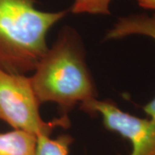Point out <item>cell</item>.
<instances>
[{"instance_id": "obj_1", "label": "cell", "mask_w": 155, "mask_h": 155, "mask_svg": "<svg viewBox=\"0 0 155 155\" xmlns=\"http://www.w3.org/2000/svg\"><path fill=\"white\" fill-rule=\"evenodd\" d=\"M40 104L54 103L67 115L77 104L97 98L83 43L74 28L65 27L40 60L30 77Z\"/></svg>"}, {"instance_id": "obj_2", "label": "cell", "mask_w": 155, "mask_h": 155, "mask_svg": "<svg viewBox=\"0 0 155 155\" xmlns=\"http://www.w3.org/2000/svg\"><path fill=\"white\" fill-rule=\"evenodd\" d=\"M36 0H0V68L23 74L34 72L48 48L47 35L67 11H43Z\"/></svg>"}, {"instance_id": "obj_3", "label": "cell", "mask_w": 155, "mask_h": 155, "mask_svg": "<svg viewBox=\"0 0 155 155\" xmlns=\"http://www.w3.org/2000/svg\"><path fill=\"white\" fill-rule=\"evenodd\" d=\"M39 109L40 103L35 94L30 77L11 73L0 68V120L13 129L35 136H50L55 127H69L67 115L45 122Z\"/></svg>"}, {"instance_id": "obj_4", "label": "cell", "mask_w": 155, "mask_h": 155, "mask_svg": "<svg viewBox=\"0 0 155 155\" xmlns=\"http://www.w3.org/2000/svg\"><path fill=\"white\" fill-rule=\"evenodd\" d=\"M80 109L90 115H100L107 130L129 140L130 155H155V120L131 115L109 100L95 98Z\"/></svg>"}, {"instance_id": "obj_5", "label": "cell", "mask_w": 155, "mask_h": 155, "mask_svg": "<svg viewBox=\"0 0 155 155\" xmlns=\"http://www.w3.org/2000/svg\"><path fill=\"white\" fill-rule=\"evenodd\" d=\"M144 35L155 40V12L147 14H132L117 19L113 27L106 33V40H118L131 36ZM147 116L155 120V97L143 106Z\"/></svg>"}, {"instance_id": "obj_6", "label": "cell", "mask_w": 155, "mask_h": 155, "mask_svg": "<svg viewBox=\"0 0 155 155\" xmlns=\"http://www.w3.org/2000/svg\"><path fill=\"white\" fill-rule=\"evenodd\" d=\"M37 136L13 129L0 133V155H36Z\"/></svg>"}, {"instance_id": "obj_7", "label": "cell", "mask_w": 155, "mask_h": 155, "mask_svg": "<svg viewBox=\"0 0 155 155\" xmlns=\"http://www.w3.org/2000/svg\"><path fill=\"white\" fill-rule=\"evenodd\" d=\"M73 139L69 134H61L52 139L49 135L37 136L36 155H68Z\"/></svg>"}, {"instance_id": "obj_8", "label": "cell", "mask_w": 155, "mask_h": 155, "mask_svg": "<svg viewBox=\"0 0 155 155\" xmlns=\"http://www.w3.org/2000/svg\"><path fill=\"white\" fill-rule=\"evenodd\" d=\"M113 0H74L70 11L73 14L110 15Z\"/></svg>"}, {"instance_id": "obj_9", "label": "cell", "mask_w": 155, "mask_h": 155, "mask_svg": "<svg viewBox=\"0 0 155 155\" xmlns=\"http://www.w3.org/2000/svg\"><path fill=\"white\" fill-rule=\"evenodd\" d=\"M140 7L155 11V0H134Z\"/></svg>"}]
</instances>
